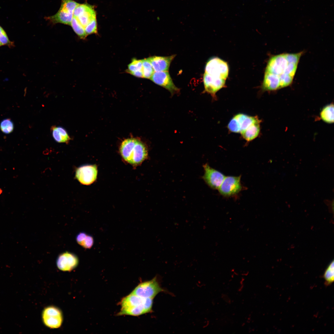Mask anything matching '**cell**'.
<instances>
[{
    "label": "cell",
    "mask_w": 334,
    "mask_h": 334,
    "mask_svg": "<svg viewBox=\"0 0 334 334\" xmlns=\"http://www.w3.org/2000/svg\"><path fill=\"white\" fill-rule=\"evenodd\" d=\"M150 79L156 84L168 90L171 94L179 92V89L174 84L168 71L154 72Z\"/></svg>",
    "instance_id": "obj_11"
},
{
    "label": "cell",
    "mask_w": 334,
    "mask_h": 334,
    "mask_svg": "<svg viewBox=\"0 0 334 334\" xmlns=\"http://www.w3.org/2000/svg\"><path fill=\"white\" fill-rule=\"evenodd\" d=\"M2 46H3V45H2V44L0 42V47H1Z\"/></svg>",
    "instance_id": "obj_30"
},
{
    "label": "cell",
    "mask_w": 334,
    "mask_h": 334,
    "mask_svg": "<svg viewBox=\"0 0 334 334\" xmlns=\"http://www.w3.org/2000/svg\"><path fill=\"white\" fill-rule=\"evenodd\" d=\"M142 60L134 59L132 62L128 65V69L127 72H133L142 70Z\"/></svg>",
    "instance_id": "obj_27"
},
{
    "label": "cell",
    "mask_w": 334,
    "mask_h": 334,
    "mask_svg": "<svg viewBox=\"0 0 334 334\" xmlns=\"http://www.w3.org/2000/svg\"><path fill=\"white\" fill-rule=\"evenodd\" d=\"M97 170L96 165H86L78 168L76 171L75 177L82 184L89 185L96 180Z\"/></svg>",
    "instance_id": "obj_12"
},
{
    "label": "cell",
    "mask_w": 334,
    "mask_h": 334,
    "mask_svg": "<svg viewBox=\"0 0 334 334\" xmlns=\"http://www.w3.org/2000/svg\"><path fill=\"white\" fill-rule=\"evenodd\" d=\"M260 120L255 122L242 131L240 134L243 138L248 142L255 139L260 132Z\"/></svg>",
    "instance_id": "obj_18"
},
{
    "label": "cell",
    "mask_w": 334,
    "mask_h": 334,
    "mask_svg": "<svg viewBox=\"0 0 334 334\" xmlns=\"http://www.w3.org/2000/svg\"><path fill=\"white\" fill-rule=\"evenodd\" d=\"M0 42L3 45L7 46L10 48L15 46L14 43L10 40L5 31L0 25Z\"/></svg>",
    "instance_id": "obj_26"
},
{
    "label": "cell",
    "mask_w": 334,
    "mask_h": 334,
    "mask_svg": "<svg viewBox=\"0 0 334 334\" xmlns=\"http://www.w3.org/2000/svg\"><path fill=\"white\" fill-rule=\"evenodd\" d=\"M320 116L324 122L332 123L334 122V105L333 104L328 105L322 109Z\"/></svg>",
    "instance_id": "obj_20"
},
{
    "label": "cell",
    "mask_w": 334,
    "mask_h": 334,
    "mask_svg": "<svg viewBox=\"0 0 334 334\" xmlns=\"http://www.w3.org/2000/svg\"><path fill=\"white\" fill-rule=\"evenodd\" d=\"M128 73L134 76L139 78H143L142 70L138 71L133 72H128Z\"/></svg>",
    "instance_id": "obj_29"
},
{
    "label": "cell",
    "mask_w": 334,
    "mask_h": 334,
    "mask_svg": "<svg viewBox=\"0 0 334 334\" xmlns=\"http://www.w3.org/2000/svg\"><path fill=\"white\" fill-rule=\"evenodd\" d=\"M152 299L142 298L131 293L121 300V309L117 315L138 316L148 313L152 311Z\"/></svg>",
    "instance_id": "obj_2"
},
{
    "label": "cell",
    "mask_w": 334,
    "mask_h": 334,
    "mask_svg": "<svg viewBox=\"0 0 334 334\" xmlns=\"http://www.w3.org/2000/svg\"><path fill=\"white\" fill-rule=\"evenodd\" d=\"M79 4L73 0H62L60 9L73 14L74 9Z\"/></svg>",
    "instance_id": "obj_24"
},
{
    "label": "cell",
    "mask_w": 334,
    "mask_h": 334,
    "mask_svg": "<svg viewBox=\"0 0 334 334\" xmlns=\"http://www.w3.org/2000/svg\"><path fill=\"white\" fill-rule=\"evenodd\" d=\"M73 14L67 12L59 9L54 15L46 17L53 24L61 23L70 25L73 17Z\"/></svg>",
    "instance_id": "obj_16"
},
{
    "label": "cell",
    "mask_w": 334,
    "mask_h": 334,
    "mask_svg": "<svg viewBox=\"0 0 334 334\" xmlns=\"http://www.w3.org/2000/svg\"><path fill=\"white\" fill-rule=\"evenodd\" d=\"M73 15L84 28L96 18L94 7L87 4H79L74 9Z\"/></svg>",
    "instance_id": "obj_8"
},
{
    "label": "cell",
    "mask_w": 334,
    "mask_h": 334,
    "mask_svg": "<svg viewBox=\"0 0 334 334\" xmlns=\"http://www.w3.org/2000/svg\"><path fill=\"white\" fill-rule=\"evenodd\" d=\"M303 53H284L272 57L265 70L263 90L276 91L291 84Z\"/></svg>",
    "instance_id": "obj_1"
},
{
    "label": "cell",
    "mask_w": 334,
    "mask_h": 334,
    "mask_svg": "<svg viewBox=\"0 0 334 334\" xmlns=\"http://www.w3.org/2000/svg\"><path fill=\"white\" fill-rule=\"evenodd\" d=\"M259 120L257 116L238 113L230 120L228 125V128L232 132L241 133L252 124Z\"/></svg>",
    "instance_id": "obj_5"
},
{
    "label": "cell",
    "mask_w": 334,
    "mask_h": 334,
    "mask_svg": "<svg viewBox=\"0 0 334 334\" xmlns=\"http://www.w3.org/2000/svg\"><path fill=\"white\" fill-rule=\"evenodd\" d=\"M76 239L79 245L85 249L91 248L94 243L93 237L84 232L79 233L77 235Z\"/></svg>",
    "instance_id": "obj_19"
},
{
    "label": "cell",
    "mask_w": 334,
    "mask_h": 334,
    "mask_svg": "<svg viewBox=\"0 0 334 334\" xmlns=\"http://www.w3.org/2000/svg\"><path fill=\"white\" fill-rule=\"evenodd\" d=\"M205 91L215 97L216 92L225 85V80L204 73L203 78Z\"/></svg>",
    "instance_id": "obj_14"
},
{
    "label": "cell",
    "mask_w": 334,
    "mask_h": 334,
    "mask_svg": "<svg viewBox=\"0 0 334 334\" xmlns=\"http://www.w3.org/2000/svg\"><path fill=\"white\" fill-rule=\"evenodd\" d=\"M43 321L45 326L51 328H57L62 325L63 317L61 311L56 307L45 308L42 314Z\"/></svg>",
    "instance_id": "obj_9"
},
{
    "label": "cell",
    "mask_w": 334,
    "mask_h": 334,
    "mask_svg": "<svg viewBox=\"0 0 334 334\" xmlns=\"http://www.w3.org/2000/svg\"><path fill=\"white\" fill-rule=\"evenodd\" d=\"M14 128V124L10 118L4 119L0 123V129L3 133L10 134L13 132Z\"/></svg>",
    "instance_id": "obj_25"
},
{
    "label": "cell",
    "mask_w": 334,
    "mask_h": 334,
    "mask_svg": "<svg viewBox=\"0 0 334 334\" xmlns=\"http://www.w3.org/2000/svg\"><path fill=\"white\" fill-rule=\"evenodd\" d=\"M86 35L88 36L97 33V24L96 18L94 19L84 28Z\"/></svg>",
    "instance_id": "obj_28"
},
{
    "label": "cell",
    "mask_w": 334,
    "mask_h": 334,
    "mask_svg": "<svg viewBox=\"0 0 334 334\" xmlns=\"http://www.w3.org/2000/svg\"><path fill=\"white\" fill-rule=\"evenodd\" d=\"M79 262V259L76 255L66 251L59 255L57 259L56 264L59 270L70 271L77 266Z\"/></svg>",
    "instance_id": "obj_13"
},
{
    "label": "cell",
    "mask_w": 334,
    "mask_h": 334,
    "mask_svg": "<svg viewBox=\"0 0 334 334\" xmlns=\"http://www.w3.org/2000/svg\"><path fill=\"white\" fill-rule=\"evenodd\" d=\"M120 152L123 159L133 165L141 164L148 156V150L145 145L135 138L124 140L122 143Z\"/></svg>",
    "instance_id": "obj_3"
},
{
    "label": "cell",
    "mask_w": 334,
    "mask_h": 334,
    "mask_svg": "<svg viewBox=\"0 0 334 334\" xmlns=\"http://www.w3.org/2000/svg\"><path fill=\"white\" fill-rule=\"evenodd\" d=\"M50 130L53 139L58 143H68L71 139L66 130L62 126H53Z\"/></svg>",
    "instance_id": "obj_17"
},
{
    "label": "cell",
    "mask_w": 334,
    "mask_h": 334,
    "mask_svg": "<svg viewBox=\"0 0 334 334\" xmlns=\"http://www.w3.org/2000/svg\"><path fill=\"white\" fill-rule=\"evenodd\" d=\"M204 174L202 178L211 188L218 189L225 176L220 172L211 167L207 164L203 166Z\"/></svg>",
    "instance_id": "obj_10"
},
{
    "label": "cell",
    "mask_w": 334,
    "mask_h": 334,
    "mask_svg": "<svg viewBox=\"0 0 334 334\" xmlns=\"http://www.w3.org/2000/svg\"><path fill=\"white\" fill-rule=\"evenodd\" d=\"M175 55L167 57L153 56L148 58L155 72L167 71Z\"/></svg>",
    "instance_id": "obj_15"
},
{
    "label": "cell",
    "mask_w": 334,
    "mask_h": 334,
    "mask_svg": "<svg viewBox=\"0 0 334 334\" xmlns=\"http://www.w3.org/2000/svg\"><path fill=\"white\" fill-rule=\"evenodd\" d=\"M325 284L327 285L331 284L334 279V261L332 260L326 269L323 275Z\"/></svg>",
    "instance_id": "obj_22"
},
{
    "label": "cell",
    "mask_w": 334,
    "mask_h": 334,
    "mask_svg": "<svg viewBox=\"0 0 334 334\" xmlns=\"http://www.w3.org/2000/svg\"><path fill=\"white\" fill-rule=\"evenodd\" d=\"M163 289L160 286L156 277L139 284L131 293L143 298L153 299Z\"/></svg>",
    "instance_id": "obj_4"
},
{
    "label": "cell",
    "mask_w": 334,
    "mask_h": 334,
    "mask_svg": "<svg viewBox=\"0 0 334 334\" xmlns=\"http://www.w3.org/2000/svg\"><path fill=\"white\" fill-rule=\"evenodd\" d=\"M71 26L76 34L81 39L84 40L87 36L84 28L80 24L77 19L73 16Z\"/></svg>",
    "instance_id": "obj_21"
},
{
    "label": "cell",
    "mask_w": 334,
    "mask_h": 334,
    "mask_svg": "<svg viewBox=\"0 0 334 334\" xmlns=\"http://www.w3.org/2000/svg\"><path fill=\"white\" fill-rule=\"evenodd\" d=\"M241 178V176L225 177L218 189L220 193L222 196L226 197L238 194L242 189Z\"/></svg>",
    "instance_id": "obj_7"
},
{
    "label": "cell",
    "mask_w": 334,
    "mask_h": 334,
    "mask_svg": "<svg viewBox=\"0 0 334 334\" xmlns=\"http://www.w3.org/2000/svg\"><path fill=\"white\" fill-rule=\"evenodd\" d=\"M205 73L226 80L229 73L228 66L226 62L221 59L213 58L207 62Z\"/></svg>",
    "instance_id": "obj_6"
},
{
    "label": "cell",
    "mask_w": 334,
    "mask_h": 334,
    "mask_svg": "<svg viewBox=\"0 0 334 334\" xmlns=\"http://www.w3.org/2000/svg\"><path fill=\"white\" fill-rule=\"evenodd\" d=\"M142 60L143 77L150 79L155 72L148 58Z\"/></svg>",
    "instance_id": "obj_23"
}]
</instances>
